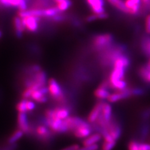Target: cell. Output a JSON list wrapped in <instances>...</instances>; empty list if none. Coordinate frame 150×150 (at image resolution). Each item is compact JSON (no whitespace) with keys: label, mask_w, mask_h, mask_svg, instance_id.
<instances>
[{"label":"cell","mask_w":150,"mask_h":150,"mask_svg":"<svg viewBox=\"0 0 150 150\" xmlns=\"http://www.w3.org/2000/svg\"><path fill=\"white\" fill-rule=\"evenodd\" d=\"M116 144V141H111V142L104 141L101 147V150H112L115 147Z\"/></svg>","instance_id":"obj_24"},{"label":"cell","mask_w":150,"mask_h":150,"mask_svg":"<svg viewBox=\"0 0 150 150\" xmlns=\"http://www.w3.org/2000/svg\"><path fill=\"white\" fill-rule=\"evenodd\" d=\"M53 20H54L55 21H60L63 20V16L62 15H59V14H58L57 15L54 16L53 18Z\"/></svg>","instance_id":"obj_37"},{"label":"cell","mask_w":150,"mask_h":150,"mask_svg":"<svg viewBox=\"0 0 150 150\" xmlns=\"http://www.w3.org/2000/svg\"><path fill=\"white\" fill-rule=\"evenodd\" d=\"M146 31L147 33L150 34V20L148 16L146 18Z\"/></svg>","instance_id":"obj_35"},{"label":"cell","mask_w":150,"mask_h":150,"mask_svg":"<svg viewBox=\"0 0 150 150\" xmlns=\"http://www.w3.org/2000/svg\"><path fill=\"white\" fill-rule=\"evenodd\" d=\"M31 98L35 101L40 103H44L48 100V98L46 96V95L41 91L40 88L39 90H37L33 92Z\"/></svg>","instance_id":"obj_16"},{"label":"cell","mask_w":150,"mask_h":150,"mask_svg":"<svg viewBox=\"0 0 150 150\" xmlns=\"http://www.w3.org/2000/svg\"><path fill=\"white\" fill-rule=\"evenodd\" d=\"M102 138V135L100 133L96 132L95 133L91 134L86 138L84 139L83 141V144L84 146H88V145L98 144Z\"/></svg>","instance_id":"obj_13"},{"label":"cell","mask_w":150,"mask_h":150,"mask_svg":"<svg viewBox=\"0 0 150 150\" xmlns=\"http://www.w3.org/2000/svg\"><path fill=\"white\" fill-rule=\"evenodd\" d=\"M17 120L19 129L23 131L25 134L30 133L31 130L26 112H19Z\"/></svg>","instance_id":"obj_8"},{"label":"cell","mask_w":150,"mask_h":150,"mask_svg":"<svg viewBox=\"0 0 150 150\" xmlns=\"http://www.w3.org/2000/svg\"><path fill=\"white\" fill-rule=\"evenodd\" d=\"M79 148H80V146L78 144H73L63 149L62 150H78Z\"/></svg>","instance_id":"obj_33"},{"label":"cell","mask_w":150,"mask_h":150,"mask_svg":"<svg viewBox=\"0 0 150 150\" xmlns=\"http://www.w3.org/2000/svg\"><path fill=\"white\" fill-rule=\"evenodd\" d=\"M139 143L135 140H131L128 144V150H139Z\"/></svg>","instance_id":"obj_27"},{"label":"cell","mask_w":150,"mask_h":150,"mask_svg":"<svg viewBox=\"0 0 150 150\" xmlns=\"http://www.w3.org/2000/svg\"><path fill=\"white\" fill-rule=\"evenodd\" d=\"M97 18L99 19V20H105L108 18V14L105 13H100V14H96Z\"/></svg>","instance_id":"obj_32"},{"label":"cell","mask_w":150,"mask_h":150,"mask_svg":"<svg viewBox=\"0 0 150 150\" xmlns=\"http://www.w3.org/2000/svg\"><path fill=\"white\" fill-rule=\"evenodd\" d=\"M132 96V93H131V89L130 88H126L124 90L117 91L114 93L109 96L108 98V100L110 103H116L122 100L127 99Z\"/></svg>","instance_id":"obj_6"},{"label":"cell","mask_w":150,"mask_h":150,"mask_svg":"<svg viewBox=\"0 0 150 150\" xmlns=\"http://www.w3.org/2000/svg\"><path fill=\"white\" fill-rule=\"evenodd\" d=\"M35 104L34 102L32 101H26V108H27V111H33L35 108Z\"/></svg>","instance_id":"obj_30"},{"label":"cell","mask_w":150,"mask_h":150,"mask_svg":"<svg viewBox=\"0 0 150 150\" xmlns=\"http://www.w3.org/2000/svg\"><path fill=\"white\" fill-rule=\"evenodd\" d=\"M106 129L108 133L111 135V137L116 142L120 138L122 133L121 127L118 122H116L112 118L110 122V123L108 125Z\"/></svg>","instance_id":"obj_5"},{"label":"cell","mask_w":150,"mask_h":150,"mask_svg":"<svg viewBox=\"0 0 150 150\" xmlns=\"http://www.w3.org/2000/svg\"><path fill=\"white\" fill-rule=\"evenodd\" d=\"M146 67H148V68L150 70V59H149V62H148V63L147 64V65H146Z\"/></svg>","instance_id":"obj_39"},{"label":"cell","mask_w":150,"mask_h":150,"mask_svg":"<svg viewBox=\"0 0 150 150\" xmlns=\"http://www.w3.org/2000/svg\"><path fill=\"white\" fill-rule=\"evenodd\" d=\"M107 1L121 11L125 13L129 14V9L126 6L125 3L122 0H107Z\"/></svg>","instance_id":"obj_17"},{"label":"cell","mask_w":150,"mask_h":150,"mask_svg":"<svg viewBox=\"0 0 150 150\" xmlns=\"http://www.w3.org/2000/svg\"><path fill=\"white\" fill-rule=\"evenodd\" d=\"M60 12L58 7L49 8L44 9V17L47 18H53Z\"/></svg>","instance_id":"obj_22"},{"label":"cell","mask_w":150,"mask_h":150,"mask_svg":"<svg viewBox=\"0 0 150 150\" xmlns=\"http://www.w3.org/2000/svg\"><path fill=\"white\" fill-rule=\"evenodd\" d=\"M35 133L41 140L48 141L51 138L54 133L46 125H40L36 127Z\"/></svg>","instance_id":"obj_9"},{"label":"cell","mask_w":150,"mask_h":150,"mask_svg":"<svg viewBox=\"0 0 150 150\" xmlns=\"http://www.w3.org/2000/svg\"><path fill=\"white\" fill-rule=\"evenodd\" d=\"M64 123L67 125L69 132H72L77 128L84 126H90L91 123L87 121L83 120L77 116H69L67 119L64 120Z\"/></svg>","instance_id":"obj_2"},{"label":"cell","mask_w":150,"mask_h":150,"mask_svg":"<svg viewBox=\"0 0 150 150\" xmlns=\"http://www.w3.org/2000/svg\"><path fill=\"white\" fill-rule=\"evenodd\" d=\"M25 133H23V131H21V129H18V130L15 131L14 132L9 138L8 139V142L9 144H15L16 143L19 139H20L22 137L23 134Z\"/></svg>","instance_id":"obj_20"},{"label":"cell","mask_w":150,"mask_h":150,"mask_svg":"<svg viewBox=\"0 0 150 150\" xmlns=\"http://www.w3.org/2000/svg\"><path fill=\"white\" fill-rule=\"evenodd\" d=\"M20 17H15L14 18V25L16 30V35L20 37L22 35L23 31L25 30V27L23 25L22 20L20 19Z\"/></svg>","instance_id":"obj_19"},{"label":"cell","mask_w":150,"mask_h":150,"mask_svg":"<svg viewBox=\"0 0 150 150\" xmlns=\"http://www.w3.org/2000/svg\"><path fill=\"white\" fill-rule=\"evenodd\" d=\"M46 80V75L43 71H39L36 73L35 76L33 79L34 83L40 85L41 87L45 86Z\"/></svg>","instance_id":"obj_18"},{"label":"cell","mask_w":150,"mask_h":150,"mask_svg":"<svg viewBox=\"0 0 150 150\" xmlns=\"http://www.w3.org/2000/svg\"><path fill=\"white\" fill-rule=\"evenodd\" d=\"M113 40V36L110 34L99 35L94 38L93 45L98 50H105V48L110 46Z\"/></svg>","instance_id":"obj_1"},{"label":"cell","mask_w":150,"mask_h":150,"mask_svg":"<svg viewBox=\"0 0 150 150\" xmlns=\"http://www.w3.org/2000/svg\"><path fill=\"white\" fill-rule=\"evenodd\" d=\"M54 1L57 4V7L60 11L67 10L71 5L70 0H54Z\"/></svg>","instance_id":"obj_21"},{"label":"cell","mask_w":150,"mask_h":150,"mask_svg":"<svg viewBox=\"0 0 150 150\" xmlns=\"http://www.w3.org/2000/svg\"><path fill=\"white\" fill-rule=\"evenodd\" d=\"M92 125L81 126L73 131V134L78 139H85L90 136L93 131Z\"/></svg>","instance_id":"obj_11"},{"label":"cell","mask_w":150,"mask_h":150,"mask_svg":"<svg viewBox=\"0 0 150 150\" xmlns=\"http://www.w3.org/2000/svg\"><path fill=\"white\" fill-rule=\"evenodd\" d=\"M149 73H150V70L146 66L142 67L139 69L140 77L142 78L144 81H146V79Z\"/></svg>","instance_id":"obj_26"},{"label":"cell","mask_w":150,"mask_h":150,"mask_svg":"<svg viewBox=\"0 0 150 150\" xmlns=\"http://www.w3.org/2000/svg\"><path fill=\"white\" fill-rule=\"evenodd\" d=\"M131 93H132V96H140L144 93V91L141 88H136L131 89Z\"/></svg>","instance_id":"obj_29"},{"label":"cell","mask_w":150,"mask_h":150,"mask_svg":"<svg viewBox=\"0 0 150 150\" xmlns=\"http://www.w3.org/2000/svg\"><path fill=\"white\" fill-rule=\"evenodd\" d=\"M103 103H104V101H100L98 103H97L96 105L94 106L93 110L90 112V113L89 114L88 116L87 121L89 122V123L91 124H93L96 121L98 117L100 116V115L101 113Z\"/></svg>","instance_id":"obj_10"},{"label":"cell","mask_w":150,"mask_h":150,"mask_svg":"<svg viewBox=\"0 0 150 150\" xmlns=\"http://www.w3.org/2000/svg\"><path fill=\"white\" fill-rule=\"evenodd\" d=\"M40 20V17L29 16L22 18V22L25 29L31 32H35L38 29V22Z\"/></svg>","instance_id":"obj_4"},{"label":"cell","mask_w":150,"mask_h":150,"mask_svg":"<svg viewBox=\"0 0 150 150\" xmlns=\"http://www.w3.org/2000/svg\"><path fill=\"white\" fill-rule=\"evenodd\" d=\"M145 81L147 82V83H150V73H149L148 76V77H147V78H146V81Z\"/></svg>","instance_id":"obj_38"},{"label":"cell","mask_w":150,"mask_h":150,"mask_svg":"<svg viewBox=\"0 0 150 150\" xmlns=\"http://www.w3.org/2000/svg\"><path fill=\"white\" fill-rule=\"evenodd\" d=\"M99 148V144H95L92 145H88V146H84L83 147L79 148L78 150H98Z\"/></svg>","instance_id":"obj_28"},{"label":"cell","mask_w":150,"mask_h":150,"mask_svg":"<svg viewBox=\"0 0 150 150\" xmlns=\"http://www.w3.org/2000/svg\"><path fill=\"white\" fill-rule=\"evenodd\" d=\"M97 19H98V18H97L96 15V14H94V15L88 16L86 18V21H88V22H92V21H95L96 20H97Z\"/></svg>","instance_id":"obj_34"},{"label":"cell","mask_w":150,"mask_h":150,"mask_svg":"<svg viewBox=\"0 0 150 150\" xmlns=\"http://www.w3.org/2000/svg\"><path fill=\"white\" fill-rule=\"evenodd\" d=\"M110 88L109 81H105L103 82L100 86L98 87L95 91V96L98 99L101 100H104L108 99V98L111 95L108 88Z\"/></svg>","instance_id":"obj_7"},{"label":"cell","mask_w":150,"mask_h":150,"mask_svg":"<svg viewBox=\"0 0 150 150\" xmlns=\"http://www.w3.org/2000/svg\"><path fill=\"white\" fill-rule=\"evenodd\" d=\"M1 32H0V36H1Z\"/></svg>","instance_id":"obj_40"},{"label":"cell","mask_w":150,"mask_h":150,"mask_svg":"<svg viewBox=\"0 0 150 150\" xmlns=\"http://www.w3.org/2000/svg\"><path fill=\"white\" fill-rule=\"evenodd\" d=\"M86 1L95 14L105 13V0H86Z\"/></svg>","instance_id":"obj_12"},{"label":"cell","mask_w":150,"mask_h":150,"mask_svg":"<svg viewBox=\"0 0 150 150\" xmlns=\"http://www.w3.org/2000/svg\"><path fill=\"white\" fill-rule=\"evenodd\" d=\"M20 0H0V5L5 7H19Z\"/></svg>","instance_id":"obj_23"},{"label":"cell","mask_w":150,"mask_h":150,"mask_svg":"<svg viewBox=\"0 0 150 150\" xmlns=\"http://www.w3.org/2000/svg\"><path fill=\"white\" fill-rule=\"evenodd\" d=\"M141 49L143 53L148 57H150V36H144L141 41Z\"/></svg>","instance_id":"obj_15"},{"label":"cell","mask_w":150,"mask_h":150,"mask_svg":"<svg viewBox=\"0 0 150 150\" xmlns=\"http://www.w3.org/2000/svg\"><path fill=\"white\" fill-rule=\"evenodd\" d=\"M101 115L105 120L109 123L111 121L112 117V108L111 106L108 103L104 102L101 111Z\"/></svg>","instance_id":"obj_14"},{"label":"cell","mask_w":150,"mask_h":150,"mask_svg":"<svg viewBox=\"0 0 150 150\" xmlns=\"http://www.w3.org/2000/svg\"><path fill=\"white\" fill-rule=\"evenodd\" d=\"M26 100L23 99L17 104L16 110L19 112H26L28 111L26 108Z\"/></svg>","instance_id":"obj_25"},{"label":"cell","mask_w":150,"mask_h":150,"mask_svg":"<svg viewBox=\"0 0 150 150\" xmlns=\"http://www.w3.org/2000/svg\"><path fill=\"white\" fill-rule=\"evenodd\" d=\"M139 150H150V143H139Z\"/></svg>","instance_id":"obj_31"},{"label":"cell","mask_w":150,"mask_h":150,"mask_svg":"<svg viewBox=\"0 0 150 150\" xmlns=\"http://www.w3.org/2000/svg\"><path fill=\"white\" fill-rule=\"evenodd\" d=\"M49 92L51 96L56 101L62 102L64 101V94L59 83L54 79H51L49 81Z\"/></svg>","instance_id":"obj_3"},{"label":"cell","mask_w":150,"mask_h":150,"mask_svg":"<svg viewBox=\"0 0 150 150\" xmlns=\"http://www.w3.org/2000/svg\"><path fill=\"white\" fill-rule=\"evenodd\" d=\"M143 117L144 119H147L149 118L150 117V108L147 110L145 111L143 113Z\"/></svg>","instance_id":"obj_36"}]
</instances>
